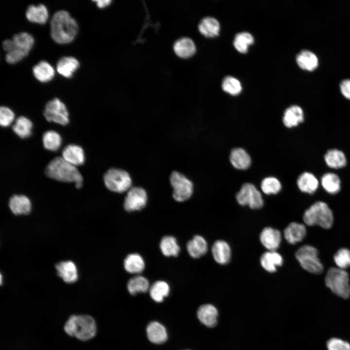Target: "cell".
I'll list each match as a JSON object with an SVG mask.
<instances>
[{"instance_id":"1","label":"cell","mask_w":350,"mask_h":350,"mask_svg":"<svg viewBox=\"0 0 350 350\" xmlns=\"http://www.w3.org/2000/svg\"><path fill=\"white\" fill-rule=\"evenodd\" d=\"M78 26L75 20L64 10L57 11L51 21V34L52 38L59 44H67L75 38Z\"/></svg>"},{"instance_id":"2","label":"cell","mask_w":350,"mask_h":350,"mask_svg":"<svg viewBox=\"0 0 350 350\" xmlns=\"http://www.w3.org/2000/svg\"><path fill=\"white\" fill-rule=\"evenodd\" d=\"M47 176L57 181L75 183L77 189L82 187L83 177L76 166L62 157H56L47 165L45 171Z\"/></svg>"},{"instance_id":"3","label":"cell","mask_w":350,"mask_h":350,"mask_svg":"<svg viewBox=\"0 0 350 350\" xmlns=\"http://www.w3.org/2000/svg\"><path fill=\"white\" fill-rule=\"evenodd\" d=\"M67 334L81 341H88L96 334L97 326L94 318L89 315H72L64 325Z\"/></svg>"},{"instance_id":"4","label":"cell","mask_w":350,"mask_h":350,"mask_svg":"<svg viewBox=\"0 0 350 350\" xmlns=\"http://www.w3.org/2000/svg\"><path fill=\"white\" fill-rule=\"evenodd\" d=\"M303 220L307 225H318L328 229L332 225L333 216L332 210L326 203L317 201L305 210Z\"/></svg>"},{"instance_id":"5","label":"cell","mask_w":350,"mask_h":350,"mask_svg":"<svg viewBox=\"0 0 350 350\" xmlns=\"http://www.w3.org/2000/svg\"><path fill=\"white\" fill-rule=\"evenodd\" d=\"M325 283L337 296L348 298L350 296V284L348 273L339 268L329 269L325 277Z\"/></svg>"},{"instance_id":"6","label":"cell","mask_w":350,"mask_h":350,"mask_svg":"<svg viewBox=\"0 0 350 350\" xmlns=\"http://www.w3.org/2000/svg\"><path fill=\"white\" fill-rule=\"evenodd\" d=\"M105 187L110 191L122 193L128 191L132 187V180L129 174L124 170L111 168L104 175Z\"/></svg>"},{"instance_id":"7","label":"cell","mask_w":350,"mask_h":350,"mask_svg":"<svg viewBox=\"0 0 350 350\" xmlns=\"http://www.w3.org/2000/svg\"><path fill=\"white\" fill-rule=\"evenodd\" d=\"M296 257L301 267L306 271L318 274L323 270V266L318 258V251L313 246L305 245L296 253Z\"/></svg>"},{"instance_id":"8","label":"cell","mask_w":350,"mask_h":350,"mask_svg":"<svg viewBox=\"0 0 350 350\" xmlns=\"http://www.w3.org/2000/svg\"><path fill=\"white\" fill-rule=\"evenodd\" d=\"M170 181L173 188V197L177 202H183L190 198L193 192V184L182 174L174 171Z\"/></svg>"},{"instance_id":"9","label":"cell","mask_w":350,"mask_h":350,"mask_svg":"<svg viewBox=\"0 0 350 350\" xmlns=\"http://www.w3.org/2000/svg\"><path fill=\"white\" fill-rule=\"evenodd\" d=\"M43 115L47 121L53 122L62 125L69 122V112L65 105L55 98L45 105Z\"/></svg>"},{"instance_id":"10","label":"cell","mask_w":350,"mask_h":350,"mask_svg":"<svg viewBox=\"0 0 350 350\" xmlns=\"http://www.w3.org/2000/svg\"><path fill=\"white\" fill-rule=\"evenodd\" d=\"M238 203L242 206H248L252 209L262 208L263 200L261 192L255 186L249 183L243 184L236 196Z\"/></svg>"},{"instance_id":"11","label":"cell","mask_w":350,"mask_h":350,"mask_svg":"<svg viewBox=\"0 0 350 350\" xmlns=\"http://www.w3.org/2000/svg\"><path fill=\"white\" fill-rule=\"evenodd\" d=\"M147 201V193L140 187H131L125 197L123 207L129 212L139 210L143 209Z\"/></svg>"},{"instance_id":"12","label":"cell","mask_w":350,"mask_h":350,"mask_svg":"<svg viewBox=\"0 0 350 350\" xmlns=\"http://www.w3.org/2000/svg\"><path fill=\"white\" fill-rule=\"evenodd\" d=\"M34 43L32 35L22 32L15 35L12 39H8L4 43L3 49L7 52L12 50H17L28 54Z\"/></svg>"},{"instance_id":"13","label":"cell","mask_w":350,"mask_h":350,"mask_svg":"<svg viewBox=\"0 0 350 350\" xmlns=\"http://www.w3.org/2000/svg\"><path fill=\"white\" fill-rule=\"evenodd\" d=\"M260 239L263 246L269 251H276L280 245L281 235L278 229L266 227L262 231Z\"/></svg>"},{"instance_id":"14","label":"cell","mask_w":350,"mask_h":350,"mask_svg":"<svg viewBox=\"0 0 350 350\" xmlns=\"http://www.w3.org/2000/svg\"><path fill=\"white\" fill-rule=\"evenodd\" d=\"M55 268L58 276L66 283H73L78 280L77 268L73 262H60L56 264Z\"/></svg>"},{"instance_id":"15","label":"cell","mask_w":350,"mask_h":350,"mask_svg":"<svg viewBox=\"0 0 350 350\" xmlns=\"http://www.w3.org/2000/svg\"><path fill=\"white\" fill-rule=\"evenodd\" d=\"M62 158L68 162L76 166L83 164L85 157L83 148L76 144H69L62 152Z\"/></svg>"},{"instance_id":"16","label":"cell","mask_w":350,"mask_h":350,"mask_svg":"<svg viewBox=\"0 0 350 350\" xmlns=\"http://www.w3.org/2000/svg\"><path fill=\"white\" fill-rule=\"evenodd\" d=\"M9 208L15 215H27L30 213L32 204L28 197L24 195L15 194L9 199Z\"/></svg>"},{"instance_id":"17","label":"cell","mask_w":350,"mask_h":350,"mask_svg":"<svg viewBox=\"0 0 350 350\" xmlns=\"http://www.w3.org/2000/svg\"><path fill=\"white\" fill-rule=\"evenodd\" d=\"M218 315L216 307L210 304L201 305L197 312V316L199 321L206 326L210 328L217 324Z\"/></svg>"},{"instance_id":"18","label":"cell","mask_w":350,"mask_h":350,"mask_svg":"<svg viewBox=\"0 0 350 350\" xmlns=\"http://www.w3.org/2000/svg\"><path fill=\"white\" fill-rule=\"evenodd\" d=\"M304 120L303 109L297 105H293L285 110L282 118L284 125L288 128L296 127Z\"/></svg>"},{"instance_id":"19","label":"cell","mask_w":350,"mask_h":350,"mask_svg":"<svg viewBox=\"0 0 350 350\" xmlns=\"http://www.w3.org/2000/svg\"><path fill=\"white\" fill-rule=\"evenodd\" d=\"M211 252L214 260L220 264H226L230 261L231 249L225 241H215L212 246Z\"/></svg>"},{"instance_id":"20","label":"cell","mask_w":350,"mask_h":350,"mask_svg":"<svg viewBox=\"0 0 350 350\" xmlns=\"http://www.w3.org/2000/svg\"><path fill=\"white\" fill-rule=\"evenodd\" d=\"M297 183L300 191L309 194L314 193L319 186V181L317 177L309 172L301 174L298 178Z\"/></svg>"},{"instance_id":"21","label":"cell","mask_w":350,"mask_h":350,"mask_svg":"<svg viewBox=\"0 0 350 350\" xmlns=\"http://www.w3.org/2000/svg\"><path fill=\"white\" fill-rule=\"evenodd\" d=\"M146 333L149 340L156 344L165 342L168 338L166 328L161 323L153 321L146 328Z\"/></svg>"},{"instance_id":"22","label":"cell","mask_w":350,"mask_h":350,"mask_svg":"<svg viewBox=\"0 0 350 350\" xmlns=\"http://www.w3.org/2000/svg\"><path fill=\"white\" fill-rule=\"evenodd\" d=\"M306 234L305 226L296 222L291 223L284 229V236L287 242L295 244L301 241Z\"/></svg>"},{"instance_id":"23","label":"cell","mask_w":350,"mask_h":350,"mask_svg":"<svg viewBox=\"0 0 350 350\" xmlns=\"http://www.w3.org/2000/svg\"><path fill=\"white\" fill-rule=\"evenodd\" d=\"M324 159L326 165L334 169L342 168L347 163L345 154L343 151L337 149L328 150L324 155Z\"/></svg>"},{"instance_id":"24","label":"cell","mask_w":350,"mask_h":350,"mask_svg":"<svg viewBox=\"0 0 350 350\" xmlns=\"http://www.w3.org/2000/svg\"><path fill=\"white\" fill-rule=\"evenodd\" d=\"M296 62L298 66L302 70L313 71L318 65V59L313 52L303 50L296 56Z\"/></svg>"},{"instance_id":"25","label":"cell","mask_w":350,"mask_h":350,"mask_svg":"<svg viewBox=\"0 0 350 350\" xmlns=\"http://www.w3.org/2000/svg\"><path fill=\"white\" fill-rule=\"evenodd\" d=\"M260 262L262 266L269 272H275L277 268L282 264V256L276 251H268L261 257Z\"/></svg>"},{"instance_id":"26","label":"cell","mask_w":350,"mask_h":350,"mask_svg":"<svg viewBox=\"0 0 350 350\" xmlns=\"http://www.w3.org/2000/svg\"><path fill=\"white\" fill-rule=\"evenodd\" d=\"M187 250L191 257L199 258L207 253L208 244L204 237L195 235L187 243Z\"/></svg>"},{"instance_id":"27","label":"cell","mask_w":350,"mask_h":350,"mask_svg":"<svg viewBox=\"0 0 350 350\" xmlns=\"http://www.w3.org/2000/svg\"><path fill=\"white\" fill-rule=\"evenodd\" d=\"M174 50L179 57L187 58L194 54L196 47L194 42L191 38L182 37L175 43Z\"/></svg>"},{"instance_id":"28","label":"cell","mask_w":350,"mask_h":350,"mask_svg":"<svg viewBox=\"0 0 350 350\" xmlns=\"http://www.w3.org/2000/svg\"><path fill=\"white\" fill-rule=\"evenodd\" d=\"M79 61L74 57L66 56L58 61L56 70L58 72L66 78H70L79 67Z\"/></svg>"},{"instance_id":"29","label":"cell","mask_w":350,"mask_h":350,"mask_svg":"<svg viewBox=\"0 0 350 350\" xmlns=\"http://www.w3.org/2000/svg\"><path fill=\"white\" fill-rule=\"evenodd\" d=\"M230 161L234 167L239 170L247 169L251 162L249 155L241 148H236L231 151Z\"/></svg>"},{"instance_id":"30","label":"cell","mask_w":350,"mask_h":350,"mask_svg":"<svg viewBox=\"0 0 350 350\" xmlns=\"http://www.w3.org/2000/svg\"><path fill=\"white\" fill-rule=\"evenodd\" d=\"M26 17L32 22L44 24L48 18L49 15L46 7L40 4L37 6H29L26 11Z\"/></svg>"},{"instance_id":"31","label":"cell","mask_w":350,"mask_h":350,"mask_svg":"<svg viewBox=\"0 0 350 350\" xmlns=\"http://www.w3.org/2000/svg\"><path fill=\"white\" fill-rule=\"evenodd\" d=\"M125 270L129 273L139 274L141 273L145 268V262L141 255L138 253H131L128 255L123 262Z\"/></svg>"},{"instance_id":"32","label":"cell","mask_w":350,"mask_h":350,"mask_svg":"<svg viewBox=\"0 0 350 350\" xmlns=\"http://www.w3.org/2000/svg\"><path fill=\"white\" fill-rule=\"evenodd\" d=\"M33 73L37 80L43 83L51 81L54 75L53 67L44 60L40 61L33 67Z\"/></svg>"},{"instance_id":"33","label":"cell","mask_w":350,"mask_h":350,"mask_svg":"<svg viewBox=\"0 0 350 350\" xmlns=\"http://www.w3.org/2000/svg\"><path fill=\"white\" fill-rule=\"evenodd\" d=\"M341 183L339 176L334 173H326L320 179L322 188L328 193L332 194H336L340 191Z\"/></svg>"},{"instance_id":"34","label":"cell","mask_w":350,"mask_h":350,"mask_svg":"<svg viewBox=\"0 0 350 350\" xmlns=\"http://www.w3.org/2000/svg\"><path fill=\"white\" fill-rule=\"evenodd\" d=\"M220 24L218 20L212 17L203 18L198 25L199 32L206 37L217 36L220 31Z\"/></svg>"},{"instance_id":"35","label":"cell","mask_w":350,"mask_h":350,"mask_svg":"<svg viewBox=\"0 0 350 350\" xmlns=\"http://www.w3.org/2000/svg\"><path fill=\"white\" fill-rule=\"evenodd\" d=\"M33 124L30 120L24 116L18 117L12 126L14 132L21 139L30 137Z\"/></svg>"},{"instance_id":"36","label":"cell","mask_w":350,"mask_h":350,"mask_svg":"<svg viewBox=\"0 0 350 350\" xmlns=\"http://www.w3.org/2000/svg\"><path fill=\"white\" fill-rule=\"evenodd\" d=\"M149 294L151 298L157 302H161L167 297L170 292L169 284L163 280H158L150 287Z\"/></svg>"},{"instance_id":"37","label":"cell","mask_w":350,"mask_h":350,"mask_svg":"<svg viewBox=\"0 0 350 350\" xmlns=\"http://www.w3.org/2000/svg\"><path fill=\"white\" fill-rule=\"evenodd\" d=\"M150 288L148 280L145 277L137 275L131 278L127 284V288L132 295L138 293H145Z\"/></svg>"},{"instance_id":"38","label":"cell","mask_w":350,"mask_h":350,"mask_svg":"<svg viewBox=\"0 0 350 350\" xmlns=\"http://www.w3.org/2000/svg\"><path fill=\"white\" fill-rule=\"evenodd\" d=\"M159 247L162 253L166 257L177 256L180 247L176 239L172 236H166L161 240Z\"/></svg>"},{"instance_id":"39","label":"cell","mask_w":350,"mask_h":350,"mask_svg":"<svg viewBox=\"0 0 350 350\" xmlns=\"http://www.w3.org/2000/svg\"><path fill=\"white\" fill-rule=\"evenodd\" d=\"M42 141L43 146L46 149L56 151L61 145L62 138L57 132L53 130H49L43 134Z\"/></svg>"},{"instance_id":"40","label":"cell","mask_w":350,"mask_h":350,"mask_svg":"<svg viewBox=\"0 0 350 350\" xmlns=\"http://www.w3.org/2000/svg\"><path fill=\"white\" fill-rule=\"evenodd\" d=\"M254 42V38L251 34L248 32L238 33L235 36L233 45L235 49L241 53H245L248 51L249 45Z\"/></svg>"},{"instance_id":"41","label":"cell","mask_w":350,"mask_h":350,"mask_svg":"<svg viewBox=\"0 0 350 350\" xmlns=\"http://www.w3.org/2000/svg\"><path fill=\"white\" fill-rule=\"evenodd\" d=\"M261 189L266 194H277L281 190V185L280 181L272 176L267 177L262 181Z\"/></svg>"},{"instance_id":"42","label":"cell","mask_w":350,"mask_h":350,"mask_svg":"<svg viewBox=\"0 0 350 350\" xmlns=\"http://www.w3.org/2000/svg\"><path fill=\"white\" fill-rule=\"evenodd\" d=\"M222 87L225 91L232 95L239 94L242 90L240 82L231 76H228L223 79Z\"/></svg>"},{"instance_id":"43","label":"cell","mask_w":350,"mask_h":350,"mask_svg":"<svg viewBox=\"0 0 350 350\" xmlns=\"http://www.w3.org/2000/svg\"><path fill=\"white\" fill-rule=\"evenodd\" d=\"M334 261L339 268L344 269L350 266V250L342 248L334 256Z\"/></svg>"},{"instance_id":"44","label":"cell","mask_w":350,"mask_h":350,"mask_svg":"<svg viewBox=\"0 0 350 350\" xmlns=\"http://www.w3.org/2000/svg\"><path fill=\"white\" fill-rule=\"evenodd\" d=\"M15 118L14 112L9 108L1 106L0 108V124L2 127L9 126Z\"/></svg>"},{"instance_id":"45","label":"cell","mask_w":350,"mask_h":350,"mask_svg":"<svg viewBox=\"0 0 350 350\" xmlns=\"http://www.w3.org/2000/svg\"><path fill=\"white\" fill-rule=\"evenodd\" d=\"M328 350H350V344L340 338H332L327 342Z\"/></svg>"},{"instance_id":"46","label":"cell","mask_w":350,"mask_h":350,"mask_svg":"<svg viewBox=\"0 0 350 350\" xmlns=\"http://www.w3.org/2000/svg\"><path fill=\"white\" fill-rule=\"evenodd\" d=\"M340 89L343 96L350 100V79L342 80L340 84Z\"/></svg>"},{"instance_id":"47","label":"cell","mask_w":350,"mask_h":350,"mask_svg":"<svg viewBox=\"0 0 350 350\" xmlns=\"http://www.w3.org/2000/svg\"><path fill=\"white\" fill-rule=\"evenodd\" d=\"M99 8H103L109 5L111 2L110 0H94Z\"/></svg>"}]
</instances>
